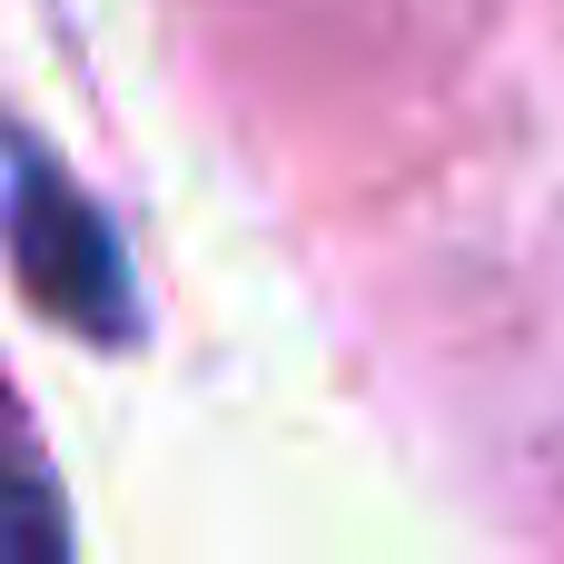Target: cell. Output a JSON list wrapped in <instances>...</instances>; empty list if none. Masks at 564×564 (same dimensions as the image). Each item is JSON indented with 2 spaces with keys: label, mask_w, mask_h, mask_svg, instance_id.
<instances>
[{
  "label": "cell",
  "mask_w": 564,
  "mask_h": 564,
  "mask_svg": "<svg viewBox=\"0 0 564 564\" xmlns=\"http://www.w3.org/2000/svg\"><path fill=\"white\" fill-rule=\"evenodd\" d=\"M0 228H10V268H20V288H30L69 337H109V347L139 337V288H129V258H119L109 218H99L40 149H10Z\"/></svg>",
  "instance_id": "obj_1"
},
{
  "label": "cell",
  "mask_w": 564,
  "mask_h": 564,
  "mask_svg": "<svg viewBox=\"0 0 564 564\" xmlns=\"http://www.w3.org/2000/svg\"><path fill=\"white\" fill-rule=\"evenodd\" d=\"M0 564H69V506L50 486V456L0 377Z\"/></svg>",
  "instance_id": "obj_2"
}]
</instances>
